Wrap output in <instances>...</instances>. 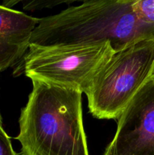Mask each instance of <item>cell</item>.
Instances as JSON below:
<instances>
[{
  "label": "cell",
  "instance_id": "1",
  "mask_svg": "<svg viewBox=\"0 0 154 155\" xmlns=\"http://www.w3.org/2000/svg\"><path fill=\"white\" fill-rule=\"evenodd\" d=\"M134 0L85 1L41 18L30 45L41 47L110 42L115 52L142 39H154V24L141 21Z\"/></svg>",
  "mask_w": 154,
  "mask_h": 155
},
{
  "label": "cell",
  "instance_id": "2",
  "mask_svg": "<svg viewBox=\"0 0 154 155\" xmlns=\"http://www.w3.org/2000/svg\"><path fill=\"white\" fill-rule=\"evenodd\" d=\"M33 90L19 119L20 155H89L82 94L31 80Z\"/></svg>",
  "mask_w": 154,
  "mask_h": 155
},
{
  "label": "cell",
  "instance_id": "3",
  "mask_svg": "<svg viewBox=\"0 0 154 155\" xmlns=\"http://www.w3.org/2000/svg\"><path fill=\"white\" fill-rule=\"evenodd\" d=\"M153 67L154 39L135 41L113 53L85 94L90 113L98 119L118 120Z\"/></svg>",
  "mask_w": 154,
  "mask_h": 155
},
{
  "label": "cell",
  "instance_id": "4",
  "mask_svg": "<svg viewBox=\"0 0 154 155\" xmlns=\"http://www.w3.org/2000/svg\"><path fill=\"white\" fill-rule=\"evenodd\" d=\"M114 52L109 42L48 47L30 45L24 57V72L31 80L86 94Z\"/></svg>",
  "mask_w": 154,
  "mask_h": 155
},
{
  "label": "cell",
  "instance_id": "5",
  "mask_svg": "<svg viewBox=\"0 0 154 155\" xmlns=\"http://www.w3.org/2000/svg\"><path fill=\"white\" fill-rule=\"evenodd\" d=\"M104 155H154V78L149 77L118 118Z\"/></svg>",
  "mask_w": 154,
  "mask_h": 155
},
{
  "label": "cell",
  "instance_id": "6",
  "mask_svg": "<svg viewBox=\"0 0 154 155\" xmlns=\"http://www.w3.org/2000/svg\"><path fill=\"white\" fill-rule=\"evenodd\" d=\"M39 18L0 5V71L13 66L30 47Z\"/></svg>",
  "mask_w": 154,
  "mask_h": 155
},
{
  "label": "cell",
  "instance_id": "7",
  "mask_svg": "<svg viewBox=\"0 0 154 155\" xmlns=\"http://www.w3.org/2000/svg\"><path fill=\"white\" fill-rule=\"evenodd\" d=\"M133 10L140 20L154 24V0H134Z\"/></svg>",
  "mask_w": 154,
  "mask_h": 155
},
{
  "label": "cell",
  "instance_id": "8",
  "mask_svg": "<svg viewBox=\"0 0 154 155\" xmlns=\"http://www.w3.org/2000/svg\"><path fill=\"white\" fill-rule=\"evenodd\" d=\"M0 155H17L12 148L10 138L0 124Z\"/></svg>",
  "mask_w": 154,
  "mask_h": 155
},
{
  "label": "cell",
  "instance_id": "9",
  "mask_svg": "<svg viewBox=\"0 0 154 155\" xmlns=\"http://www.w3.org/2000/svg\"><path fill=\"white\" fill-rule=\"evenodd\" d=\"M150 77H153V78H154V67H153V69H152V74H151V76H150Z\"/></svg>",
  "mask_w": 154,
  "mask_h": 155
},
{
  "label": "cell",
  "instance_id": "10",
  "mask_svg": "<svg viewBox=\"0 0 154 155\" xmlns=\"http://www.w3.org/2000/svg\"><path fill=\"white\" fill-rule=\"evenodd\" d=\"M0 124H2V117H1V115H0Z\"/></svg>",
  "mask_w": 154,
  "mask_h": 155
}]
</instances>
